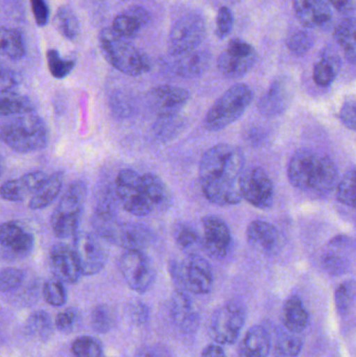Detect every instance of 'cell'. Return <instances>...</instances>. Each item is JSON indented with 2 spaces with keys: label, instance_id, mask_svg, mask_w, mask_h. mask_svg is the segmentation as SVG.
<instances>
[{
  "label": "cell",
  "instance_id": "cell-1",
  "mask_svg": "<svg viewBox=\"0 0 356 357\" xmlns=\"http://www.w3.org/2000/svg\"><path fill=\"white\" fill-rule=\"evenodd\" d=\"M245 157L230 144H217L205 152L199 167V178L205 197L219 206H232L244 197L242 178Z\"/></svg>",
  "mask_w": 356,
  "mask_h": 357
},
{
  "label": "cell",
  "instance_id": "cell-2",
  "mask_svg": "<svg viewBox=\"0 0 356 357\" xmlns=\"http://www.w3.org/2000/svg\"><path fill=\"white\" fill-rule=\"evenodd\" d=\"M293 186L311 195H324L332 190L338 169L332 159L309 149L297 151L288 167Z\"/></svg>",
  "mask_w": 356,
  "mask_h": 357
},
{
  "label": "cell",
  "instance_id": "cell-3",
  "mask_svg": "<svg viewBox=\"0 0 356 357\" xmlns=\"http://www.w3.org/2000/svg\"><path fill=\"white\" fill-rule=\"evenodd\" d=\"M2 142L20 154L39 152L47 146L49 131L43 119L36 115L3 117L0 127Z\"/></svg>",
  "mask_w": 356,
  "mask_h": 357
},
{
  "label": "cell",
  "instance_id": "cell-4",
  "mask_svg": "<svg viewBox=\"0 0 356 357\" xmlns=\"http://www.w3.org/2000/svg\"><path fill=\"white\" fill-rule=\"evenodd\" d=\"M98 42L107 62L125 75L138 77L152 68L150 58L113 27L102 29L98 35Z\"/></svg>",
  "mask_w": 356,
  "mask_h": 357
},
{
  "label": "cell",
  "instance_id": "cell-5",
  "mask_svg": "<svg viewBox=\"0 0 356 357\" xmlns=\"http://www.w3.org/2000/svg\"><path fill=\"white\" fill-rule=\"evenodd\" d=\"M93 227L100 238L125 250L144 251L152 243L153 234L148 227L121 222L116 213L94 214Z\"/></svg>",
  "mask_w": 356,
  "mask_h": 357
},
{
  "label": "cell",
  "instance_id": "cell-6",
  "mask_svg": "<svg viewBox=\"0 0 356 357\" xmlns=\"http://www.w3.org/2000/svg\"><path fill=\"white\" fill-rule=\"evenodd\" d=\"M253 100V91L248 85L238 84L224 92L205 115L203 125L208 131L226 129L244 115Z\"/></svg>",
  "mask_w": 356,
  "mask_h": 357
},
{
  "label": "cell",
  "instance_id": "cell-7",
  "mask_svg": "<svg viewBox=\"0 0 356 357\" xmlns=\"http://www.w3.org/2000/svg\"><path fill=\"white\" fill-rule=\"evenodd\" d=\"M86 199L87 186L83 181H75L69 185L50 218L56 237L66 239L77 236Z\"/></svg>",
  "mask_w": 356,
  "mask_h": 357
},
{
  "label": "cell",
  "instance_id": "cell-8",
  "mask_svg": "<svg viewBox=\"0 0 356 357\" xmlns=\"http://www.w3.org/2000/svg\"><path fill=\"white\" fill-rule=\"evenodd\" d=\"M116 195L125 211L137 218L150 215L155 210L144 183V175L134 169H123L115 182Z\"/></svg>",
  "mask_w": 356,
  "mask_h": 357
},
{
  "label": "cell",
  "instance_id": "cell-9",
  "mask_svg": "<svg viewBox=\"0 0 356 357\" xmlns=\"http://www.w3.org/2000/svg\"><path fill=\"white\" fill-rule=\"evenodd\" d=\"M169 271L173 281L184 291L205 295L212 289V268L205 258L196 254H190L183 261L171 262Z\"/></svg>",
  "mask_w": 356,
  "mask_h": 357
},
{
  "label": "cell",
  "instance_id": "cell-10",
  "mask_svg": "<svg viewBox=\"0 0 356 357\" xmlns=\"http://www.w3.org/2000/svg\"><path fill=\"white\" fill-rule=\"evenodd\" d=\"M207 27L204 16L190 12L180 17L171 27L167 48L171 56H177L198 50L206 38Z\"/></svg>",
  "mask_w": 356,
  "mask_h": 357
},
{
  "label": "cell",
  "instance_id": "cell-11",
  "mask_svg": "<svg viewBox=\"0 0 356 357\" xmlns=\"http://www.w3.org/2000/svg\"><path fill=\"white\" fill-rule=\"evenodd\" d=\"M246 321V312L240 304L229 302L217 308L208 324L211 339L223 345H231L238 341Z\"/></svg>",
  "mask_w": 356,
  "mask_h": 357
},
{
  "label": "cell",
  "instance_id": "cell-12",
  "mask_svg": "<svg viewBox=\"0 0 356 357\" xmlns=\"http://www.w3.org/2000/svg\"><path fill=\"white\" fill-rule=\"evenodd\" d=\"M118 266L125 283L133 291L146 293L154 285L156 270L152 260L144 251L125 250Z\"/></svg>",
  "mask_w": 356,
  "mask_h": 357
},
{
  "label": "cell",
  "instance_id": "cell-13",
  "mask_svg": "<svg viewBox=\"0 0 356 357\" xmlns=\"http://www.w3.org/2000/svg\"><path fill=\"white\" fill-rule=\"evenodd\" d=\"M258 54L248 42L232 39L227 48L217 59L219 73L230 79H240L246 75L256 64Z\"/></svg>",
  "mask_w": 356,
  "mask_h": 357
},
{
  "label": "cell",
  "instance_id": "cell-14",
  "mask_svg": "<svg viewBox=\"0 0 356 357\" xmlns=\"http://www.w3.org/2000/svg\"><path fill=\"white\" fill-rule=\"evenodd\" d=\"M231 230L225 220L217 215H207L202 220L201 247L212 259L227 257L232 249Z\"/></svg>",
  "mask_w": 356,
  "mask_h": 357
},
{
  "label": "cell",
  "instance_id": "cell-15",
  "mask_svg": "<svg viewBox=\"0 0 356 357\" xmlns=\"http://www.w3.org/2000/svg\"><path fill=\"white\" fill-rule=\"evenodd\" d=\"M189 100L187 90L169 85L157 86L146 96L148 108L160 119H175Z\"/></svg>",
  "mask_w": 356,
  "mask_h": 357
},
{
  "label": "cell",
  "instance_id": "cell-16",
  "mask_svg": "<svg viewBox=\"0 0 356 357\" xmlns=\"http://www.w3.org/2000/svg\"><path fill=\"white\" fill-rule=\"evenodd\" d=\"M72 248L83 275L93 276L104 270L108 261V252L95 235L89 232L77 233Z\"/></svg>",
  "mask_w": 356,
  "mask_h": 357
},
{
  "label": "cell",
  "instance_id": "cell-17",
  "mask_svg": "<svg viewBox=\"0 0 356 357\" xmlns=\"http://www.w3.org/2000/svg\"><path fill=\"white\" fill-rule=\"evenodd\" d=\"M0 248L3 259H24L35 249V238L16 222H3L0 227Z\"/></svg>",
  "mask_w": 356,
  "mask_h": 357
},
{
  "label": "cell",
  "instance_id": "cell-18",
  "mask_svg": "<svg viewBox=\"0 0 356 357\" xmlns=\"http://www.w3.org/2000/svg\"><path fill=\"white\" fill-rule=\"evenodd\" d=\"M242 197L259 209H269L274 201V187L271 178L261 167L245 171L242 178Z\"/></svg>",
  "mask_w": 356,
  "mask_h": 357
},
{
  "label": "cell",
  "instance_id": "cell-19",
  "mask_svg": "<svg viewBox=\"0 0 356 357\" xmlns=\"http://www.w3.org/2000/svg\"><path fill=\"white\" fill-rule=\"evenodd\" d=\"M49 266L56 279L69 284L77 283L83 275L75 250L65 243H56L52 248Z\"/></svg>",
  "mask_w": 356,
  "mask_h": 357
},
{
  "label": "cell",
  "instance_id": "cell-20",
  "mask_svg": "<svg viewBox=\"0 0 356 357\" xmlns=\"http://www.w3.org/2000/svg\"><path fill=\"white\" fill-rule=\"evenodd\" d=\"M171 318L182 333L192 335L199 327V314L192 298L183 289H177L171 296Z\"/></svg>",
  "mask_w": 356,
  "mask_h": 357
},
{
  "label": "cell",
  "instance_id": "cell-21",
  "mask_svg": "<svg viewBox=\"0 0 356 357\" xmlns=\"http://www.w3.org/2000/svg\"><path fill=\"white\" fill-rule=\"evenodd\" d=\"M293 98V87L286 77H280L272 84L258 104L259 112L265 117L282 114L290 106Z\"/></svg>",
  "mask_w": 356,
  "mask_h": 357
},
{
  "label": "cell",
  "instance_id": "cell-22",
  "mask_svg": "<svg viewBox=\"0 0 356 357\" xmlns=\"http://www.w3.org/2000/svg\"><path fill=\"white\" fill-rule=\"evenodd\" d=\"M294 12L307 29H324L332 23V14L325 0H294Z\"/></svg>",
  "mask_w": 356,
  "mask_h": 357
},
{
  "label": "cell",
  "instance_id": "cell-23",
  "mask_svg": "<svg viewBox=\"0 0 356 357\" xmlns=\"http://www.w3.org/2000/svg\"><path fill=\"white\" fill-rule=\"evenodd\" d=\"M248 243L263 254H275L280 250V234L277 229L263 220H254L247 229Z\"/></svg>",
  "mask_w": 356,
  "mask_h": 357
},
{
  "label": "cell",
  "instance_id": "cell-24",
  "mask_svg": "<svg viewBox=\"0 0 356 357\" xmlns=\"http://www.w3.org/2000/svg\"><path fill=\"white\" fill-rule=\"evenodd\" d=\"M46 178L44 172L35 171L15 180L6 181L1 185V197L10 202L24 201L29 195L35 193Z\"/></svg>",
  "mask_w": 356,
  "mask_h": 357
},
{
  "label": "cell",
  "instance_id": "cell-25",
  "mask_svg": "<svg viewBox=\"0 0 356 357\" xmlns=\"http://www.w3.org/2000/svg\"><path fill=\"white\" fill-rule=\"evenodd\" d=\"M211 52L208 50H194L177 56L173 73L184 79H194L206 73L210 66Z\"/></svg>",
  "mask_w": 356,
  "mask_h": 357
},
{
  "label": "cell",
  "instance_id": "cell-26",
  "mask_svg": "<svg viewBox=\"0 0 356 357\" xmlns=\"http://www.w3.org/2000/svg\"><path fill=\"white\" fill-rule=\"evenodd\" d=\"M150 14L142 6H132L129 10L117 15L113 20V29L123 37L135 38L150 23Z\"/></svg>",
  "mask_w": 356,
  "mask_h": 357
},
{
  "label": "cell",
  "instance_id": "cell-27",
  "mask_svg": "<svg viewBox=\"0 0 356 357\" xmlns=\"http://www.w3.org/2000/svg\"><path fill=\"white\" fill-rule=\"evenodd\" d=\"M65 174L56 172L48 176L44 182L38 187L29 199V208L31 210H41L54 203L59 197L64 185Z\"/></svg>",
  "mask_w": 356,
  "mask_h": 357
},
{
  "label": "cell",
  "instance_id": "cell-28",
  "mask_svg": "<svg viewBox=\"0 0 356 357\" xmlns=\"http://www.w3.org/2000/svg\"><path fill=\"white\" fill-rule=\"evenodd\" d=\"M271 348L269 333L263 326H253L249 329L240 346V357H268Z\"/></svg>",
  "mask_w": 356,
  "mask_h": 357
},
{
  "label": "cell",
  "instance_id": "cell-29",
  "mask_svg": "<svg viewBox=\"0 0 356 357\" xmlns=\"http://www.w3.org/2000/svg\"><path fill=\"white\" fill-rule=\"evenodd\" d=\"M282 320L291 333H300L309 325V317L302 301L296 296L288 298L284 304Z\"/></svg>",
  "mask_w": 356,
  "mask_h": 357
},
{
  "label": "cell",
  "instance_id": "cell-30",
  "mask_svg": "<svg viewBox=\"0 0 356 357\" xmlns=\"http://www.w3.org/2000/svg\"><path fill=\"white\" fill-rule=\"evenodd\" d=\"M334 37L347 60L356 65V18L343 19L334 29Z\"/></svg>",
  "mask_w": 356,
  "mask_h": 357
},
{
  "label": "cell",
  "instance_id": "cell-31",
  "mask_svg": "<svg viewBox=\"0 0 356 357\" xmlns=\"http://www.w3.org/2000/svg\"><path fill=\"white\" fill-rule=\"evenodd\" d=\"M35 113V105L29 96L17 91L1 92L0 114L3 117Z\"/></svg>",
  "mask_w": 356,
  "mask_h": 357
},
{
  "label": "cell",
  "instance_id": "cell-32",
  "mask_svg": "<svg viewBox=\"0 0 356 357\" xmlns=\"http://www.w3.org/2000/svg\"><path fill=\"white\" fill-rule=\"evenodd\" d=\"M144 180L155 210L164 211L171 205V193L162 178L153 173L144 174Z\"/></svg>",
  "mask_w": 356,
  "mask_h": 357
},
{
  "label": "cell",
  "instance_id": "cell-33",
  "mask_svg": "<svg viewBox=\"0 0 356 357\" xmlns=\"http://www.w3.org/2000/svg\"><path fill=\"white\" fill-rule=\"evenodd\" d=\"M341 70V60L336 54H325L314 67V79L322 87L334 83Z\"/></svg>",
  "mask_w": 356,
  "mask_h": 357
},
{
  "label": "cell",
  "instance_id": "cell-34",
  "mask_svg": "<svg viewBox=\"0 0 356 357\" xmlns=\"http://www.w3.org/2000/svg\"><path fill=\"white\" fill-rule=\"evenodd\" d=\"M1 52L12 61H19L24 58L26 52L24 40L18 29L2 26Z\"/></svg>",
  "mask_w": 356,
  "mask_h": 357
},
{
  "label": "cell",
  "instance_id": "cell-35",
  "mask_svg": "<svg viewBox=\"0 0 356 357\" xmlns=\"http://www.w3.org/2000/svg\"><path fill=\"white\" fill-rule=\"evenodd\" d=\"M54 26L59 33L69 40H75L79 36L81 26L75 10L68 6H63L56 10L54 16Z\"/></svg>",
  "mask_w": 356,
  "mask_h": 357
},
{
  "label": "cell",
  "instance_id": "cell-36",
  "mask_svg": "<svg viewBox=\"0 0 356 357\" xmlns=\"http://www.w3.org/2000/svg\"><path fill=\"white\" fill-rule=\"evenodd\" d=\"M27 333L33 339L45 341L52 333V317L43 310H38L29 317L26 321Z\"/></svg>",
  "mask_w": 356,
  "mask_h": 357
},
{
  "label": "cell",
  "instance_id": "cell-37",
  "mask_svg": "<svg viewBox=\"0 0 356 357\" xmlns=\"http://www.w3.org/2000/svg\"><path fill=\"white\" fill-rule=\"evenodd\" d=\"M173 241L182 251H192L201 245V234L192 225H176L173 230Z\"/></svg>",
  "mask_w": 356,
  "mask_h": 357
},
{
  "label": "cell",
  "instance_id": "cell-38",
  "mask_svg": "<svg viewBox=\"0 0 356 357\" xmlns=\"http://www.w3.org/2000/svg\"><path fill=\"white\" fill-rule=\"evenodd\" d=\"M302 346V340L296 333H284L276 342L274 357H298Z\"/></svg>",
  "mask_w": 356,
  "mask_h": 357
},
{
  "label": "cell",
  "instance_id": "cell-39",
  "mask_svg": "<svg viewBox=\"0 0 356 357\" xmlns=\"http://www.w3.org/2000/svg\"><path fill=\"white\" fill-rule=\"evenodd\" d=\"M92 327L98 333L106 335L115 325V314L108 305H98L91 314Z\"/></svg>",
  "mask_w": 356,
  "mask_h": 357
},
{
  "label": "cell",
  "instance_id": "cell-40",
  "mask_svg": "<svg viewBox=\"0 0 356 357\" xmlns=\"http://www.w3.org/2000/svg\"><path fill=\"white\" fill-rule=\"evenodd\" d=\"M71 351L75 357H102V346L95 337L85 335L73 341Z\"/></svg>",
  "mask_w": 356,
  "mask_h": 357
},
{
  "label": "cell",
  "instance_id": "cell-41",
  "mask_svg": "<svg viewBox=\"0 0 356 357\" xmlns=\"http://www.w3.org/2000/svg\"><path fill=\"white\" fill-rule=\"evenodd\" d=\"M62 281L54 278L45 281L42 289L44 300L52 306H63L67 301V293Z\"/></svg>",
  "mask_w": 356,
  "mask_h": 357
},
{
  "label": "cell",
  "instance_id": "cell-42",
  "mask_svg": "<svg viewBox=\"0 0 356 357\" xmlns=\"http://www.w3.org/2000/svg\"><path fill=\"white\" fill-rule=\"evenodd\" d=\"M336 197L344 205L356 209V171H350L339 183Z\"/></svg>",
  "mask_w": 356,
  "mask_h": 357
},
{
  "label": "cell",
  "instance_id": "cell-43",
  "mask_svg": "<svg viewBox=\"0 0 356 357\" xmlns=\"http://www.w3.org/2000/svg\"><path fill=\"white\" fill-rule=\"evenodd\" d=\"M47 64L50 75L59 79H65L70 75L75 66V61L65 60L56 50H48Z\"/></svg>",
  "mask_w": 356,
  "mask_h": 357
},
{
  "label": "cell",
  "instance_id": "cell-44",
  "mask_svg": "<svg viewBox=\"0 0 356 357\" xmlns=\"http://www.w3.org/2000/svg\"><path fill=\"white\" fill-rule=\"evenodd\" d=\"M315 44L314 36L307 31H297L288 38L286 45L288 50L296 56H304Z\"/></svg>",
  "mask_w": 356,
  "mask_h": 357
},
{
  "label": "cell",
  "instance_id": "cell-45",
  "mask_svg": "<svg viewBox=\"0 0 356 357\" xmlns=\"http://www.w3.org/2000/svg\"><path fill=\"white\" fill-rule=\"evenodd\" d=\"M25 280V273L17 268H6L1 271L0 287L2 293L16 291Z\"/></svg>",
  "mask_w": 356,
  "mask_h": 357
},
{
  "label": "cell",
  "instance_id": "cell-46",
  "mask_svg": "<svg viewBox=\"0 0 356 357\" xmlns=\"http://www.w3.org/2000/svg\"><path fill=\"white\" fill-rule=\"evenodd\" d=\"M355 294L356 284L353 281H346L336 289V304L340 314L348 312L355 300Z\"/></svg>",
  "mask_w": 356,
  "mask_h": 357
},
{
  "label": "cell",
  "instance_id": "cell-47",
  "mask_svg": "<svg viewBox=\"0 0 356 357\" xmlns=\"http://www.w3.org/2000/svg\"><path fill=\"white\" fill-rule=\"evenodd\" d=\"M233 26V13L227 6H222L217 12L215 35L219 39H226L231 33Z\"/></svg>",
  "mask_w": 356,
  "mask_h": 357
},
{
  "label": "cell",
  "instance_id": "cell-48",
  "mask_svg": "<svg viewBox=\"0 0 356 357\" xmlns=\"http://www.w3.org/2000/svg\"><path fill=\"white\" fill-rule=\"evenodd\" d=\"M77 312L72 308L63 310L60 314H58L56 318V326L59 331L63 333H70L73 329L75 328V325L77 323Z\"/></svg>",
  "mask_w": 356,
  "mask_h": 357
},
{
  "label": "cell",
  "instance_id": "cell-49",
  "mask_svg": "<svg viewBox=\"0 0 356 357\" xmlns=\"http://www.w3.org/2000/svg\"><path fill=\"white\" fill-rule=\"evenodd\" d=\"M323 266L328 273L341 275L346 272L347 260L336 253H328L323 257Z\"/></svg>",
  "mask_w": 356,
  "mask_h": 357
},
{
  "label": "cell",
  "instance_id": "cell-50",
  "mask_svg": "<svg viewBox=\"0 0 356 357\" xmlns=\"http://www.w3.org/2000/svg\"><path fill=\"white\" fill-rule=\"evenodd\" d=\"M340 119L345 127L356 132V100H348L344 102L340 112Z\"/></svg>",
  "mask_w": 356,
  "mask_h": 357
},
{
  "label": "cell",
  "instance_id": "cell-51",
  "mask_svg": "<svg viewBox=\"0 0 356 357\" xmlns=\"http://www.w3.org/2000/svg\"><path fill=\"white\" fill-rule=\"evenodd\" d=\"M33 18L39 26H45L49 19V8L45 0H31Z\"/></svg>",
  "mask_w": 356,
  "mask_h": 357
},
{
  "label": "cell",
  "instance_id": "cell-52",
  "mask_svg": "<svg viewBox=\"0 0 356 357\" xmlns=\"http://www.w3.org/2000/svg\"><path fill=\"white\" fill-rule=\"evenodd\" d=\"M20 84V77L12 69L2 67L1 79H0V87L1 92L17 91V87Z\"/></svg>",
  "mask_w": 356,
  "mask_h": 357
},
{
  "label": "cell",
  "instance_id": "cell-53",
  "mask_svg": "<svg viewBox=\"0 0 356 357\" xmlns=\"http://www.w3.org/2000/svg\"><path fill=\"white\" fill-rule=\"evenodd\" d=\"M150 310L142 302H135L130 307V318L135 325H144L148 322Z\"/></svg>",
  "mask_w": 356,
  "mask_h": 357
},
{
  "label": "cell",
  "instance_id": "cell-54",
  "mask_svg": "<svg viewBox=\"0 0 356 357\" xmlns=\"http://www.w3.org/2000/svg\"><path fill=\"white\" fill-rule=\"evenodd\" d=\"M136 357H169L167 351L159 346H148L139 350Z\"/></svg>",
  "mask_w": 356,
  "mask_h": 357
},
{
  "label": "cell",
  "instance_id": "cell-55",
  "mask_svg": "<svg viewBox=\"0 0 356 357\" xmlns=\"http://www.w3.org/2000/svg\"><path fill=\"white\" fill-rule=\"evenodd\" d=\"M338 12L349 14L355 8V0H327Z\"/></svg>",
  "mask_w": 356,
  "mask_h": 357
},
{
  "label": "cell",
  "instance_id": "cell-56",
  "mask_svg": "<svg viewBox=\"0 0 356 357\" xmlns=\"http://www.w3.org/2000/svg\"><path fill=\"white\" fill-rule=\"evenodd\" d=\"M201 357H227L226 356L225 351L223 348L219 347V345L215 344H211V345L207 346L202 352V356Z\"/></svg>",
  "mask_w": 356,
  "mask_h": 357
},
{
  "label": "cell",
  "instance_id": "cell-57",
  "mask_svg": "<svg viewBox=\"0 0 356 357\" xmlns=\"http://www.w3.org/2000/svg\"><path fill=\"white\" fill-rule=\"evenodd\" d=\"M225 1H227L228 3L230 4H238L240 3V2H242V0H225Z\"/></svg>",
  "mask_w": 356,
  "mask_h": 357
}]
</instances>
